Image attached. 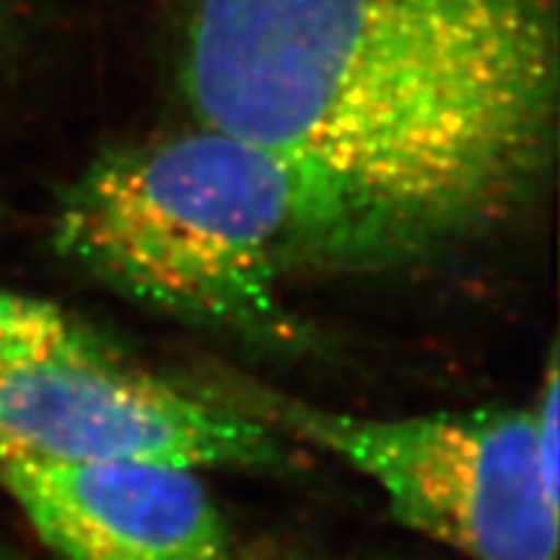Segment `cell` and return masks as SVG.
<instances>
[{
    "label": "cell",
    "mask_w": 560,
    "mask_h": 560,
    "mask_svg": "<svg viewBox=\"0 0 560 560\" xmlns=\"http://www.w3.org/2000/svg\"><path fill=\"white\" fill-rule=\"evenodd\" d=\"M195 112L330 192L355 255L493 226L552 145V0H200Z\"/></svg>",
    "instance_id": "obj_1"
},
{
    "label": "cell",
    "mask_w": 560,
    "mask_h": 560,
    "mask_svg": "<svg viewBox=\"0 0 560 560\" xmlns=\"http://www.w3.org/2000/svg\"><path fill=\"white\" fill-rule=\"evenodd\" d=\"M55 240L125 296L229 330L270 327L280 285L312 257H355L310 172L206 122L104 153L62 195Z\"/></svg>",
    "instance_id": "obj_2"
},
{
    "label": "cell",
    "mask_w": 560,
    "mask_h": 560,
    "mask_svg": "<svg viewBox=\"0 0 560 560\" xmlns=\"http://www.w3.org/2000/svg\"><path fill=\"white\" fill-rule=\"evenodd\" d=\"M558 361L532 408L361 418L252 395L255 410L380 488L397 522L470 560H558Z\"/></svg>",
    "instance_id": "obj_3"
},
{
    "label": "cell",
    "mask_w": 560,
    "mask_h": 560,
    "mask_svg": "<svg viewBox=\"0 0 560 560\" xmlns=\"http://www.w3.org/2000/svg\"><path fill=\"white\" fill-rule=\"evenodd\" d=\"M156 459L192 470L276 467V431L190 395L52 301L0 291V465Z\"/></svg>",
    "instance_id": "obj_4"
},
{
    "label": "cell",
    "mask_w": 560,
    "mask_h": 560,
    "mask_svg": "<svg viewBox=\"0 0 560 560\" xmlns=\"http://www.w3.org/2000/svg\"><path fill=\"white\" fill-rule=\"evenodd\" d=\"M0 486L62 560H231L226 522L192 467L3 462Z\"/></svg>",
    "instance_id": "obj_5"
},
{
    "label": "cell",
    "mask_w": 560,
    "mask_h": 560,
    "mask_svg": "<svg viewBox=\"0 0 560 560\" xmlns=\"http://www.w3.org/2000/svg\"><path fill=\"white\" fill-rule=\"evenodd\" d=\"M0 560H11V558H5V556H0Z\"/></svg>",
    "instance_id": "obj_6"
},
{
    "label": "cell",
    "mask_w": 560,
    "mask_h": 560,
    "mask_svg": "<svg viewBox=\"0 0 560 560\" xmlns=\"http://www.w3.org/2000/svg\"><path fill=\"white\" fill-rule=\"evenodd\" d=\"M0 30H3V19H0Z\"/></svg>",
    "instance_id": "obj_7"
}]
</instances>
